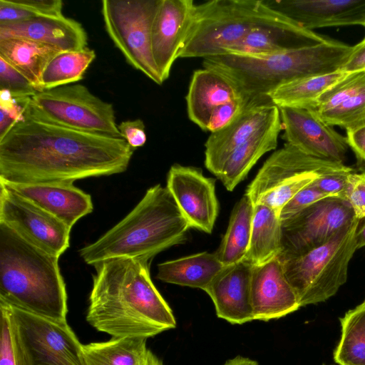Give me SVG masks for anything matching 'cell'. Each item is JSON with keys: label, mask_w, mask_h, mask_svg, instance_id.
I'll list each match as a JSON object with an SVG mask.
<instances>
[{"label": "cell", "mask_w": 365, "mask_h": 365, "mask_svg": "<svg viewBox=\"0 0 365 365\" xmlns=\"http://www.w3.org/2000/svg\"><path fill=\"white\" fill-rule=\"evenodd\" d=\"M329 197L311 184L300 190L280 211L281 220H285L314 202Z\"/></svg>", "instance_id": "obj_40"}, {"label": "cell", "mask_w": 365, "mask_h": 365, "mask_svg": "<svg viewBox=\"0 0 365 365\" xmlns=\"http://www.w3.org/2000/svg\"><path fill=\"white\" fill-rule=\"evenodd\" d=\"M346 73L339 70L297 78L280 86L268 96L279 108L288 107L311 110L318 98Z\"/></svg>", "instance_id": "obj_31"}, {"label": "cell", "mask_w": 365, "mask_h": 365, "mask_svg": "<svg viewBox=\"0 0 365 365\" xmlns=\"http://www.w3.org/2000/svg\"><path fill=\"white\" fill-rule=\"evenodd\" d=\"M192 0H160L151 30L154 61L164 82L170 76L192 23Z\"/></svg>", "instance_id": "obj_16"}, {"label": "cell", "mask_w": 365, "mask_h": 365, "mask_svg": "<svg viewBox=\"0 0 365 365\" xmlns=\"http://www.w3.org/2000/svg\"><path fill=\"white\" fill-rule=\"evenodd\" d=\"M270 9L302 27H365V0H264Z\"/></svg>", "instance_id": "obj_17"}, {"label": "cell", "mask_w": 365, "mask_h": 365, "mask_svg": "<svg viewBox=\"0 0 365 365\" xmlns=\"http://www.w3.org/2000/svg\"><path fill=\"white\" fill-rule=\"evenodd\" d=\"M328 39L327 36L306 29L292 20H288L253 29L225 53L272 55L317 44Z\"/></svg>", "instance_id": "obj_24"}, {"label": "cell", "mask_w": 365, "mask_h": 365, "mask_svg": "<svg viewBox=\"0 0 365 365\" xmlns=\"http://www.w3.org/2000/svg\"><path fill=\"white\" fill-rule=\"evenodd\" d=\"M361 70H365V36L361 42L354 46L351 53L341 68L347 73Z\"/></svg>", "instance_id": "obj_45"}, {"label": "cell", "mask_w": 365, "mask_h": 365, "mask_svg": "<svg viewBox=\"0 0 365 365\" xmlns=\"http://www.w3.org/2000/svg\"><path fill=\"white\" fill-rule=\"evenodd\" d=\"M135 149L123 138L26 116L0 139V182L73 183L125 172Z\"/></svg>", "instance_id": "obj_1"}, {"label": "cell", "mask_w": 365, "mask_h": 365, "mask_svg": "<svg viewBox=\"0 0 365 365\" xmlns=\"http://www.w3.org/2000/svg\"><path fill=\"white\" fill-rule=\"evenodd\" d=\"M118 128L123 138L133 149L141 147L145 143L147 137L145 125L141 119L123 121Z\"/></svg>", "instance_id": "obj_43"}, {"label": "cell", "mask_w": 365, "mask_h": 365, "mask_svg": "<svg viewBox=\"0 0 365 365\" xmlns=\"http://www.w3.org/2000/svg\"><path fill=\"white\" fill-rule=\"evenodd\" d=\"M95 58L96 52L88 48L59 53L48 63L43 73L42 91L81 80Z\"/></svg>", "instance_id": "obj_34"}, {"label": "cell", "mask_w": 365, "mask_h": 365, "mask_svg": "<svg viewBox=\"0 0 365 365\" xmlns=\"http://www.w3.org/2000/svg\"><path fill=\"white\" fill-rule=\"evenodd\" d=\"M241 97L235 86L221 74L204 68L196 70L185 97L188 118L202 130L207 131L212 110L223 103Z\"/></svg>", "instance_id": "obj_25"}, {"label": "cell", "mask_w": 365, "mask_h": 365, "mask_svg": "<svg viewBox=\"0 0 365 365\" xmlns=\"http://www.w3.org/2000/svg\"><path fill=\"white\" fill-rule=\"evenodd\" d=\"M278 113L272 104L250 107L224 128L211 133L205 143L206 168L217 177L230 155Z\"/></svg>", "instance_id": "obj_23"}, {"label": "cell", "mask_w": 365, "mask_h": 365, "mask_svg": "<svg viewBox=\"0 0 365 365\" xmlns=\"http://www.w3.org/2000/svg\"><path fill=\"white\" fill-rule=\"evenodd\" d=\"M252 267L245 259L225 266L204 290L212 299L217 317L232 324L254 320L251 302Z\"/></svg>", "instance_id": "obj_19"}, {"label": "cell", "mask_w": 365, "mask_h": 365, "mask_svg": "<svg viewBox=\"0 0 365 365\" xmlns=\"http://www.w3.org/2000/svg\"><path fill=\"white\" fill-rule=\"evenodd\" d=\"M323 365H325V364H323ZM330 365H339V364H330Z\"/></svg>", "instance_id": "obj_48"}, {"label": "cell", "mask_w": 365, "mask_h": 365, "mask_svg": "<svg viewBox=\"0 0 365 365\" xmlns=\"http://www.w3.org/2000/svg\"><path fill=\"white\" fill-rule=\"evenodd\" d=\"M251 302L254 320L264 322L279 319L301 307L278 256L253 266Z\"/></svg>", "instance_id": "obj_18"}, {"label": "cell", "mask_w": 365, "mask_h": 365, "mask_svg": "<svg viewBox=\"0 0 365 365\" xmlns=\"http://www.w3.org/2000/svg\"><path fill=\"white\" fill-rule=\"evenodd\" d=\"M166 187L190 227L211 233L219 211L215 180L198 168L175 164Z\"/></svg>", "instance_id": "obj_14"}, {"label": "cell", "mask_w": 365, "mask_h": 365, "mask_svg": "<svg viewBox=\"0 0 365 365\" xmlns=\"http://www.w3.org/2000/svg\"><path fill=\"white\" fill-rule=\"evenodd\" d=\"M344 163L317 158L285 143L264 163L245 194L254 205L278 212L300 190L322 175L353 172Z\"/></svg>", "instance_id": "obj_8"}, {"label": "cell", "mask_w": 365, "mask_h": 365, "mask_svg": "<svg viewBox=\"0 0 365 365\" xmlns=\"http://www.w3.org/2000/svg\"><path fill=\"white\" fill-rule=\"evenodd\" d=\"M349 148L354 152L357 165L365 170V123L346 130Z\"/></svg>", "instance_id": "obj_44"}, {"label": "cell", "mask_w": 365, "mask_h": 365, "mask_svg": "<svg viewBox=\"0 0 365 365\" xmlns=\"http://www.w3.org/2000/svg\"><path fill=\"white\" fill-rule=\"evenodd\" d=\"M222 365H259V363L253 359L242 356H237L232 359H228Z\"/></svg>", "instance_id": "obj_46"}, {"label": "cell", "mask_w": 365, "mask_h": 365, "mask_svg": "<svg viewBox=\"0 0 365 365\" xmlns=\"http://www.w3.org/2000/svg\"><path fill=\"white\" fill-rule=\"evenodd\" d=\"M140 337L114 338L82 345L84 365H163Z\"/></svg>", "instance_id": "obj_27"}, {"label": "cell", "mask_w": 365, "mask_h": 365, "mask_svg": "<svg viewBox=\"0 0 365 365\" xmlns=\"http://www.w3.org/2000/svg\"><path fill=\"white\" fill-rule=\"evenodd\" d=\"M354 48L329 38L317 44L265 56L224 53L203 58L204 68L228 79L244 98L274 105L268 95L293 80L341 70Z\"/></svg>", "instance_id": "obj_3"}, {"label": "cell", "mask_w": 365, "mask_h": 365, "mask_svg": "<svg viewBox=\"0 0 365 365\" xmlns=\"http://www.w3.org/2000/svg\"><path fill=\"white\" fill-rule=\"evenodd\" d=\"M254 207L245 193L234 207L227 231L215 252L224 266L245 259L250 246Z\"/></svg>", "instance_id": "obj_32"}, {"label": "cell", "mask_w": 365, "mask_h": 365, "mask_svg": "<svg viewBox=\"0 0 365 365\" xmlns=\"http://www.w3.org/2000/svg\"><path fill=\"white\" fill-rule=\"evenodd\" d=\"M0 185L29 200L71 228L92 212L91 197L73 183L22 184L0 182Z\"/></svg>", "instance_id": "obj_22"}, {"label": "cell", "mask_w": 365, "mask_h": 365, "mask_svg": "<svg viewBox=\"0 0 365 365\" xmlns=\"http://www.w3.org/2000/svg\"><path fill=\"white\" fill-rule=\"evenodd\" d=\"M250 246L245 257L253 266L277 257L282 249V220L277 210L254 205Z\"/></svg>", "instance_id": "obj_30"}, {"label": "cell", "mask_w": 365, "mask_h": 365, "mask_svg": "<svg viewBox=\"0 0 365 365\" xmlns=\"http://www.w3.org/2000/svg\"><path fill=\"white\" fill-rule=\"evenodd\" d=\"M150 262L118 257L93 265L86 320L114 338L153 337L176 327L170 306L153 283Z\"/></svg>", "instance_id": "obj_2"}, {"label": "cell", "mask_w": 365, "mask_h": 365, "mask_svg": "<svg viewBox=\"0 0 365 365\" xmlns=\"http://www.w3.org/2000/svg\"><path fill=\"white\" fill-rule=\"evenodd\" d=\"M0 187V222L32 245L60 257L70 246L71 228L29 200Z\"/></svg>", "instance_id": "obj_13"}, {"label": "cell", "mask_w": 365, "mask_h": 365, "mask_svg": "<svg viewBox=\"0 0 365 365\" xmlns=\"http://www.w3.org/2000/svg\"><path fill=\"white\" fill-rule=\"evenodd\" d=\"M61 52L26 38L0 39V57L22 73L38 92L42 91V75L46 67Z\"/></svg>", "instance_id": "obj_29"}, {"label": "cell", "mask_w": 365, "mask_h": 365, "mask_svg": "<svg viewBox=\"0 0 365 365\" xmlns=\"http://www.w3.org/2000/svg\"><path fill=\"white\" fill-rule=\"evenodd\" d=\"M310 110L327 124L345 130L365 123V70L346 73Z\"/></svg>", "instance_id": "obj_20"}, {"label": "cell", "mask_w": 365, "mask_h": 365, "mask_svg": "<svg viewBox=\"0 0 365 365\" xmlns=\"http://www.w3.org/2000/svg\"><path fill=\"white\" fill-rule=\"evenodd\" d=\"M190 227L167 187L158 184L118 223L82 247L79 255L93 266L118 257L150 262L159 252L184 242Z\"/></svg>", "instance_id": "obj_4"}, {"label": "cell", "mask_w": 365, "mask_h": 365, "mask_svg": "<svg viewBox=\"0 0 365 365\" xmlns=\"http://www.w3.org/2000/svg\"><path fill=\"white\" fill-rule=\"evenodd\" d=\"M360 220L354 219L327 242L304 253L279 257L300 307L323 302L347 280Z\"/></svg>", "instance_id": "obj_7"}, {"label": "cell", "mask_w": 365, "mask_h": 365, "mask_svg": "<svg viewBox=\"0 0 365 365\" xmlns=\"http://www.w3.org/2000/svg\"><path fill=\"white\" fill-rule=\"evenodd\" d=\"M30 99L14 98L7 91L0 90V139L24 119Z\"/></svg>", "instance_id": "obj_37"}, {"label": "cell", "mask_w": 365, "mask_h": 365, "mask_svg": "<svg viewBox=\"0 0 365 365\" xmlns=\"http://www.w3.org/2000/svg\"><path fill=\"white\" fill-rule=\"evenodd\" d=\"M63 5L61 0H0V25L62 15Z\"/></svg>", "instance_id": "obj_36"}, {"label": "cell", "mask_w": 365, "mask_h": 365, "mask_svg": "<svg viewBox=\"0 0 365 365\" xmlns=\"http://www.w3.org/2000/svg\"><path fill=\"white\" fill-rule=\"evenodd\" d=\"M0 88L14 98H31L38 92L22 73L1 57Z\"/></svg>", "instance_id": "obj_39"}, {"label": "cell", "mask_w": 365, "mask_h": 365, "mask_svg": "<svg viewBox=\"0 0 365 365\" xmlns=\"http://www.w3.org/2000/svg\"><path fill=\"white\" fill-rule=\"evenodd\" d=\"M7 304L34 365H84L83 344L66 321Z\"/></svg>", "instance_id": "obj_11"}, {"label": "cell", "mask_w": 365, "mask_h": 365, "mask_svg": "<svg viewBox=\"0 0 365 365\" xmlns=\"http://www.w3.org/2000/svg\"><path fill=\"white\" fill-rule=\"evenodd\" d=\"M282 130L279 112L230 155L217 177L227 190L232 191L263 155L277 148Z\"/></svg>", "instance_id": "obj_26"}, {"label": "cell", "mask_w": 365, "mask_h": 365, "mask_svg": "<svg viewBox=\"0 0 365 365\" xmlns=\"http://www.w3.org/2000/svg\"><path fill=\"white\" fill-rule=\"evenodd\" d=\"M263 106L244 97L223 103L215 108L210 116L207 131L214 133L233 122L245 109Z\"/></svg>", "instance_id": "obj_38"}, {"label": "cell", "mask_w": 365, "mask_h": 365, "mask_svg": "<svg viewBox=\"0 0 365 365\" xmlns=\"http://www.w3.org/2000/svg\"><path fill=\"white\" fill-rule=\"evenodd\" d=\"M287 143L310 156L344 163L349 148L346 136L327 124L312 110L279 108Z\"/></svg>", "instance_id": "obj_15"}, {"label": "cell", "mask_w": 365, "mask_h": 365, "mask_svg": "<svg viewBox=\"0 0 365 365\" xmlns=\"http://www.w3.org/2000/svg\"><path fill=\"white\" fill-rule=\"evenodd\" d=\"M288 20L264 0H212L196 4L178 58L223 54L253 29Z\"/></svg>", "instance_id": "obj_6"}, {"label": "cell", "mask_w": 365, "mask_h": 365, "mask_svg": "<svg viewBox=\"0 0 365 365\" xmlns=\"http://www.w3.org/2000/svg\"><path fill=\"white\" fill-rule=\"evenodd\" d=\"M356 249L365 247V221L359 227L356 233Z\"/></svg>", "instance_id": "obj_47"}, {"label": "cell", "mask_w": 365, "mask_h": 365, "mask_svg": "<svg viewBox=\"0 0 365 365\" xmlns=\"http://www.w3.org/2000/svg\"><path fill=\"white\" fill-rule=\"evenodd\" d=\"M21 38L53 47L61 52L87 48L88 35L81 23L64 16H42L0 25V39Z\"/></svg>", "instance_id": "obj_21"}, {"label": "cell", "mask_w": 365, "mask_h": 365, "mask_svg": "<svg viewBox=\"0 0 365 365\" xmlns=\"http://www.w3.org/2000/svg\"><path fill=\"white\" fill-rule=\"evenodd\" d=\"M341 336L334 351L339 365H365V301L340 318Z\"/></svg>", "instance_id": "obj_33"}, {"label": "cell", "mask_w": 365, "mask_h": 365, "mask_svg": "<svg viewBox=\"0 0 365 365\" xmlns=\"http://www.w3.org/2000/svg\"><path fill=\"white\" fill-rule=\"evenodd\" d=\"M346 201L350 204L356 218L365 217V173L355 171L349 175Z\"/></svg>", "instance_id": "obj_42"}, {"label": "cell", "mask_w": 365, "mask_h": 365, "mask_svg": "<svg viewBox=\"0 0 365 365\" xmlns=\"http://www.w3.org/2000/svg\"><path fill=\"white\" fill-rule=\"evenodd\" d=\"M160 0H103L106 30L127 62L158 85L163 81L153 59L151 30Z\"/></svg>", "instance_id": "obj_10"}, {"label": "cell", "mask_w": 365, "mask_h": 365, "mask_svg": "<svg viewBox=\"0 0 365 365\" xmlns=\"http://www.w3.org/2000/svg\"><path fill=\"white\" fill-rule=\"evenodd\" d=\"M25 115L76 130L123 138L113 105L82 84L38 92L31 98Z\"/></svg>", "instance_id": "obj_9"}, {"label": "cell", "mask_w": 365, "mask_h": 365, "mask_svg": "<svg viewBox=\"0 0 365 365\" xmlns=\"http://www.w3.org/2000/svg\"><path fill=\"white\" fill-rule=\"evenodd\" d=\"M352 172L322 175L314 180L311 185L327 197H338L346 200L349 175Z\"/></svg>", "instance_id": "obj_41"}, {"label": "cell", "mask_w": 365, "mask_h": 365, "mask_svg": "<svg viewBox=\"0 0 365 365\" xmlns=\"http://www.w3.org/2000/svg\"><path fill=\"white\" fill-rule=\"evenodd\" d=\"M58 259L0 222V301L66 321L67 293Z\"/></svg>", "instance_id": "obj_5"}, {"label": "cell", "mask_w": 365, "mask_h": 365, "mask_svg": "<svg viewBox=\"0 0 365 365\" xmlns=\"http://www.w3.org/2000/svg\"><path fill=\"white\" fill-rule=\"evenodd\" d=\"M225 266L216 253L200 252L158 264V279L205 290Z\"/></svg>", "instance_id": "obj_28"}, {"label": "cell", "mask_w": 365, "mask_h": 365, "mask_svg": "<svg viewBox=\"0 0 365 365\" xmlns=\"http://www.w3.org/2000/svg\"><path fill=\"white\" fill-rule=\"evenodd\" d=\"M0 365H34L7 304L0 301Z\"/></svg>", "instance_id": "obj_35"}, {"label": "cell", "mask_w": 365, "mask_h": 365, "mask_svg": "<svg viewBox=\"0 0 365 365\" xmlns=\"http://www.w3.org/2000/svg\"><path fill=\"white\" fill-rule=\"evenodd\" d=\"M354 219V211L346 200L333 197L320 200L282 221V249L278 256L295 255L317 247Z\"/></svg>", "instance_id": "obj_12"}]
</instances>
